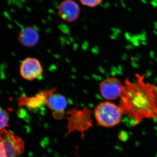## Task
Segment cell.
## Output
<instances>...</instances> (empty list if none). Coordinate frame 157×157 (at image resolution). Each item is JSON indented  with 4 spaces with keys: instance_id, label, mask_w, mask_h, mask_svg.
<instances>
[{
    "instance_id": "cell-3",
    "label": "cell",
    "mask_w": 157,
    "mask_h": 157,
    "mask_svg": "<svg viewBox=\"0 0 157 157\" xmlns=\"http://www.w3.org/2000/svg\"><path fill=\"white\" fill-rule=\"evenodd\" d=\"M25 151V142L6 129L0 131V157H17Z\"/></svg>"
},
{
    "instance_id": "cell-1",
    "label": "cell",
    "mask_w": 157,
    "mask_h": 157,
    "mask_svg": "<svg viewBox=\"0 0 157 157\" xmlns=\"http://www.w3.org/2000/svg\"><path fill=\"white\" fill-rule=\"evenodd\" d=\"M136 80H125L119 106L133 126L145 119H157V86L147 82L143 75L136 74Z\"/></svg>"
},
{
    "instance_id": "cell-12",
    "label": "cell",
    "mask_w": 157,
    "mask_h": 157,
    "mask_svg": "<svg viewBox=\"0 0 157 157\" xmlns=\"http://www.w3.org/2000/svg\"><path fill=\"white\" fill-rule=\"evenodd\" d=\"M103 0H79L83 6L90 8L97 7L102 3Z\"/></svg>"
},
{
    "instance_id": "cell-9",
    "label": "cell",
    "mask_w": 157,
    "mask_h": 157,
    "mask_svg": "<svg viewBox=\"0 0 157 157\" xmlns=\"http://www.w3.org/2000/svg\"><path fill=\"white\" fill-rule=\"evenodd\" d=\"M58 14L64 21L73 22L78 19L80 15V7L73 0H64L59 5Z\"/></svg>"
},
{
    "instance_id": "cell-6",
    "label": "cell",
    "mask_w": 157,
    "mask_h": 157,
    "mask_svg": "<svg viewBox=\"0 0 157 157\" xmlns=\"http://www.w3.org/2000/svg\"><path fill=\"white\" fill-rule=\"evenodd\" d=\"M124 85L118 78L109 77L101 82L100 92L102 98L107 101H112L120 98Z\"/></svg>"
},
{
    "instance_id": "cell-4",
    "label": "cell",
    "mask_w": 157,
    "mask_h": 157,
    "mask_svg": "<svg viewBox=\"0 0 157 157\" xmlns=\"http://www.w3.org/2000/svg\"><path fill=\"white\" fill-rule=\"evenodd\" d=\"M91 112L88 107L82 109L74 108L67 111V113L69 115L67 128L69 133L75 131L82 133L92 126Z\"/></svg>"
},
{
    "instance_id": "cell-8",
    "label": "cell",
    "mask_w": 157,
    "mask_h": 157,
    "mask_svg": "<svg viewBox=\"0 0 157 157\" xmlns=\"http://www.w3.org/2000/svg\"><path fill=\"white\" fill-rule=\"evenodd\" d=\"M45 105L52 112V115L56 119L60 120L64 114L67 101L64 96L56 92L48 97Z\"/></svg>"
},
{
    "instance_id": "cell-11",
    "label": "cell",
    "mask_w": 157,
    "mask_h": 157,
    "mask_svg": "<svg viewBox=\"0 0 157 157\" xmlns=\"http://www.w3.org/2000/svg\"><path fill=\"white\" fill-rule=\"evenodd\" d=\"M10 116L6 109L0 107V131L9 125Z\"/></svg>"
},
{
    "instance_id": "cell-5",
    "label": "cell",
    "mask_w": 157,
    "mask_h": 157,
    "mask_svg": "<svg viewBox=\"0 0 157 157\" xmlns=\"http://www.w3.org/2000/svg\"><path fill=\"white\" fill-rule=\"evenodd\" d=\"M57 91V88L49 90H42L35 96L32 97L21 94L18 99V106L26 107L31 110L39 109L43 105H45L48 97Z\"/></svg>"
},
{
    "instance_id": "cell-10",
    "label": "cell",
    "mask_w": 157,
    "mask_h": 157,
    "mask_svg": "<svg viewBox=\"0 0 157 157\" xmlns=\"http://www.w3.org/2000/svg\"><path fill=\"white\" fill-rule=\"evenodd\" d=\"M17 40L25 47L31 48L36 46L39 42V33L33 27H26L20 31Z\"/></svg>"
},
{
    "instance_id": "cell-7",
    "label": "cell",
    "mask_w": 157,
    "mask_h": 157,
    "mask_svg": "<svg viewBox=\"0 0 157 157\" xmlns=\"http://www.w3.org/2000/svg\"><path fill=\"white\" fill-rule=\"evenodd\" d=\"M20 74L24 79L33 81L42 76L43 69L38 59L28 57L22 61L20 66Z\"/></svg>"
},
{
    "instance_id": "cell-2",
    "label": "cell",
    "mask_w": 157,
    "mask_h": 157,
    "mask_svg": "<svg viewBox=\"0 0 157 157\" xmlns=\"http://www.w3.org/2000/svg\"><path fill=\"white\" fill-rule=\"evenodd\" d=\"M94 113L98 125L104 128L117 125L124 115L119 105L108 101L99 103L95 108Z\"/></svg>"
}]
</instances>
